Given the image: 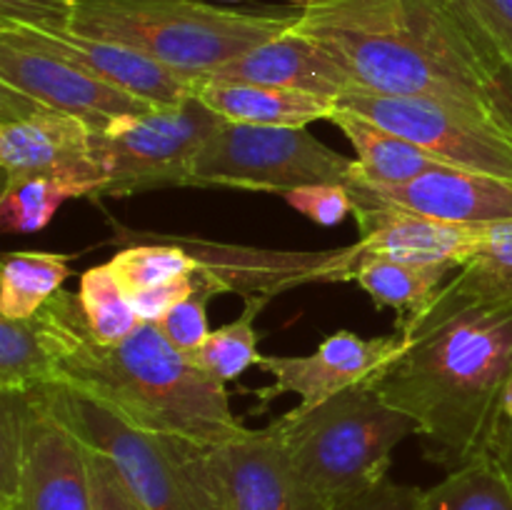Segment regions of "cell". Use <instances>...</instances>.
Instances as JSON below:
<instances>
[{"mask_svg": "<svg viewBox=\"0 0 512 510\" xmlns=\"http://www.w3.org/2000/svg\"><path fill=\"white\" fill-rule=\"evenodd\" d=\"M295 33L313 40L363 90L425 98L512 135V70L448 0H333Z\"/></svg>", "mask_w": 512, "mask_h": 510, "instance_id": "1", "label": "cell"}, {"mask_svg": "<svg viewBox=\"0 0 512 510\" xmlns=\"http://www.w3.org/2000/svg\"><path fill=\"white\" fill-rule=\"evenodd\" d=\"M398 333L405 350L375 375V393L415 420L425 458L445 473L485 455L512 375V300L480 303L445 283L433 305Z\"/></svg>", "mask_w": 512, "mask_h": 510, "instance_id": "2", "label": "cell"}, {"mask_svg": "<svg viewBox=\"0 0 512 510\" xmlns=\"http://www.w3.org/2000/svg\"><path fill=\"white\" fill-rule=\"evenodd\" d=\"M58 383L150 433L223 445L248 433L230 410L225 383L175 348L158 323H140L123 343L90 333L78 293L60 290L35 315Z\"/></svg>", "mask_w": 512, "mask_h": 510, "instance_id": "3", "label": "cell"}, {"mask_svg": "<svg viewBox=\"0 0 512 510\" xmlns=\"http://www.w3.org/2000/svg\"><path fill=\"white\" fill-rule=\"evenodd\" d=\"M68 25L188 78H203L290 33L303 10H238L205 0H65Z\"/></svg>", "mask_w": 512, "mask_h": 510, "instance_id": "4", "label": "cell"}, {"mask_svg": "<svg viewBox=\"0 0 512 510\" xmlns=\"http://www.w3.org/2000/svg\"><path fill=\"white\" fill-rule=\"evenodd\" d=\"M300 478L333 508L388 478L393 453L415 420L385 403L370 383L273 420Z\"/></svg>", "mask_w": 512, "mask_h": 510, "instance_id": "5", "label": "cell"}, {"mask_svg": "<svg viewBox=\"0 0 512 510\" xmlns=\"http://www.w3.org/2000/svg\"><path fill=\"white\" fill-rule=\"evenodd\" d=\"M35 390L90 450L115 465L145 510H218L205 458L208 445L135 428L60 383Z\"/></svg>", "mask_w": 512, "mask_h": 510, "instance_id": "6", "label": "cell"}, {"mask_svg": "<svg viewBox=\"0 0 512 510\" xmlns=\"http://www.w3.org/2000/svg\"><path fill=\"white\" fill-rule=\"evenodd\" d=\"M203 100L155 105L93 130V158L103 170L98 198H130L160 188H193V168L205 140L223 125Z\"/></svg>", "mask_w": 512, "mask_h": 510, "instance_id": "7", "label": "cell"}, {"mask_svg": "<svg viewBox=\"0 0 512 510\" xmlns=\"http://www.w3.org/2000/svg\"><path fill=\"white\" fill-rule=\"evenodd\" d=\"M355 160L315 138L308 128L243 125L225 120L200 148L195 188H243L275 193L303 185H348Z\"/></svg>", "mask_w": 512, "mask_h": 510, "instance_id": "8", "label": "cell"}, {"mask_svg": "<svg viewBox=\"0 0 512 510\" xmlns=\"http://www.w3.org/2000/svg\"><path fill=\"white\" fill-rule=\"evenodd\" d=\"M338 108L410 140L440 165L512 180V135L465 110L363 88L338 98Z\"/></svg>", "mask_w": 512, "mask_h": 510, "instance_id": "9", "label": "cell"}, {"mask_svg": "<svg viewBox=\"0 0 512 510\" xmlns=\"http://www.w3.org/2000/svg\"><path fill=\"white\" fill-rule=\"evenodd\" d=\"M0 168L3 180L65 175L103 190L90 125L8 85H0Z\"/></svg>", "mask_w": 512, "mask_h": 510, "instance_id": "10", "label": "cell"}, {"mask_svg": "<svg viewBox=\"0 0 512 510\" xmlns=\"http://www.w3.org/2000/svg\"><path fill=\"white\" fill-rule=\"evenodd\" d=\"M218 510H330L290 463L275 423L205 450Z\"/></svg>", "mask_w": 512, "mask_h": 510, "instance_id": "11", "label": "cell"}, {"mask_svg": "<svg viewBox=\"0 0 512 510\" xmlns=\"http://www.w3.org/2000/svg\"><path fill=\"white\" fill-rule=\"evenodd\" d=\"M405 350V338L395 330L393 335L363 338L353 330H335L308 355H263L258 368L273 375L268 388L255 390V398L263 405L285 393L300 398L298 413L315 408L355 385L373 383L380 370L388 368Z\"/></svg>", "mask_w": 512, "mask_h": 510, "instance_id": "12", "label": "cell"}, {"mask_svg": "<svg viewBox=\"0 0 512 510\" xmlns=\"http://www.w3.org/2000/svg\"><path fill=\"white\" fill-rule=\"evenodd\" d=\"M28 395L25 455L15 500L5 510H98L90 448L43 403Z\"/></svg>", "mask_w": 512, "mask_h": 510, "instance_id": "13", "label": "cell"}, {"mask_svg": "<svg viewBox=\"0 0 512 510\" xmlns=\"http://www.w3.org/2000/svg\"><path fill=\"white\" fill-rule=\"evenodd\" d=\"M0 85L75 115L90 130H105L123 115L148 113L155 105L110 85L45 50L0 33Z\"/></svg>", "mask_w": 512, "mask_h": 510, "instance_id": "14", "label": "cell"}, {"mask_svg": "<svg viewBox=\"0 0 512 510\" xmlns=\"http://www.w3.org/2000/svg\"><path fill=\"white\" fill-rule=\"evenodd\" d=\"M0 33L45 50V53L75 65L105 83L118 85L153 105H178L193 98L195 78H188V75L118 43L78 33L68 23H0Z\"/></svg>", "mask_w": 512, "mask_h": 510, "instance_id": "15", "label": "cell"}, {"mask_svg": "<svg viewBox=\"0 0 512 510\" xmlns=\"http://www.w3.org/2000/svg\"><path fill=\"white\" fill-rule=\"evenodd\" d=\"M353 203L388 205L405 213L460 225L512 223V180L435 165L400 185L348 183Z\"/></svg>", "mask_w": 512, "mask_h": 510, "instance_id": "16", "label": "cell"}, {"mask_svg": "<svg viewBox=\"0 0 512 510\" xmlns=\"http://www.w3.org/2000/svg\"><path fill=\"white\" fill-rule=\"evenodd\" d=\"M355 223L363 255L403 260V263L455 265L468 263L493 225H460L425 215L405 213L388 205L355 203Z\"/></svg>", "mask_w": 512, "mask_h": 510, "instance_id": "17", "label": "cell"}, {"mask_svg": "<svg viewBox=\"0 0 512 510\" xmlns=\"http://www.w3.org/2000/svg\"><path fill=\"white\" fill-rule=\"evenodd\" d=\"M210 75L240 80V83L303 90V93L323 95V98L333 100L343 98L345 93L358 88L353 78L345 73L343 65L335 63L323 48H318L313 40L303 38L295 30L270 40V43L258 45L255 50L230 60L228 65Z\"/></svg>", "mask_w": 512, "mask_h": 510, "instance_id": "18", "label": "cell"}, {"mask_svg": "<svg viewBox=\"0 0 512 510\" xmlns=\"http://www.w3.org/2000/svg\"><path fill=\"white\" fill-rule=\"evenodd\" d=\"M193 95L228 123L280 125V128H308L315 120H330L338 100L303 90L275 88V85L240 83V80L203 75L195 80Z\"/></svg>", "mask_w": 512, "mask_h": 510, "instance_id": "19", "label": "cell"}, {"mask_svg": "<svg viewBox=\"0 0 512 510\" xmlns=\"http://www.w3.org/2000/svg\"><path fill=\"white\" fill-rule=\"evenodd\" d=\"M455 270V265L403 263L360 253L353 280L370 295L375 308H393L398 313L395 330H400L415 323L433 305Z\"/></svg>", "mask_w": 512, "mask_h": 510, "instance_id": "20", "label": "cell"}, {"mask_svg": "<svg viewBox=\"0 0 512 510\" xmlns=\"http://www.w3.org/2000/svg\"><path fill=\"white\" fill-rule=\"evenodd\" d=\"M330 123L343 130L355 150V173L350 180L368 185H400L440 165L418 145L358 113L338 108Z\"/></svg>", "mask_w": 512, "mask_h": 510, "instance_id": "21", "label": "cell"}, {"mask_svg": "<svg viewBox=\"0 0 512 510\" xmlns=\"http://www.w3.org/2000/svg\"><path fill=\"white\" fill-rule=\"evenodd\" d=\"M68 258L73 255L43 253V250L5 253L0 268V318H35L73 275Z\"/></svg>", "mask_w": 512, "mask_h": 510, "instance_id": "22", "label": "cell"}, {"mask_svg": "<svg viewBox=\"0 0 512 510\" xmlns=\"http://www.w3.org/2000/svg\"><path fill=\"white\" fill-rule=\"evenodd\" d=\"M95 183L65 175H28V178L3 180L0 190V230L13 233H38L55 218L58 208L75 198H98Z\"/></svg>", "mask_w": 512, "mask_h": 510, "instance_id": "23", "label": "cell"}, {"mask_svg": "<svg viewBox=\"0 0 512 510\" xmlns=\"http://www.w3.org/2000/svg\"><path fill=\"white\" fill-rule=\"evenodd\" d=\"M420 510H512V480L485 453L423 490Z\"/></svg>", "mask_w": 512, "mask_h": 510, "instance_id": "24", "label": "cell"}, {"mask_svg": "<svg viewBox=\"0 0 512 510\" xmlns=\"http://www.w3.org/2000/svg\"><path fill=\"white\" fill-rule=\"evenodd\" d=\"M270 298H273V295L268 293L248 295L238 318L220 325L218 330H213L210 338L205 340L195 353H190V358H193L200 368L208 370L213 378H218L220 383L228 385L233 383V380H238L245 370L258 365L260 360L255 320L263 313Z\"/></svg>", "mask_w": 512, "mask_h": 510, "instance_id": "25", "label": "cell"}, {"mask_svg": "<svg viewBox=\"0 0 512 510\" xmlns=\"http://www.w3.org/2000/svg\"><path fill=\"white\" fill-rule=\"evenodd\" d=\"M78 300L90 333L105 345L123 343L143 323L135 313L133 298L118 280L110 260L103 265H93L80 275Z\"/></svg>", "mask_w": 512, "mask_h": 510, "instance_id": "26", "label": "cell"}, {"mask_svg": "<svg viewBox=\"0 0 512 510\" xmlns=\"http://www.w3.org/2000/svg\"><path fill=\"white\" fill-rule=\"evenodd\" d=\"M448 288L480 303L512 300V223L488 230L468 263L448 280Z\"/></svg>", "mask_w": 512, "mask_h": 510, "instance_id": "27", "label": "cell"}, {"mask_svg": "<svg viewBox=\"0 0 512 510\" xmlns=\"http://www.w3.org/2000/svg\"><path fill=\"white\" fill-rule=\"evenodd\" d=\"M53 383H58V370L35 318H0V390H33Z\"/></svg>", "mask_w": 512, "mask_h": 510, "instance_id": "28", "label": "cell"}, {"mask_svg": "<svg viewBox=\"0 0 512 510\" xmlns=\"http://www.w3.org/2000/svg\"><path fill=\"white\" fill-rule=\"evenodd\" d=\"M110 265L128 293H138L175 278H195L203 270L198 255L173 240L128 245L110 258Z\"/></svg>", "mask_w": 512, "mask_h": 510, "instance_id": "29", "label": "cell"}, {"mask_svg": "<svg viewBox=\"0 0 512 510\" xmlns=\"http://www.w3.org/2000/svg\"><path fill=\"white\" fill-rule=\"evenodd\" d=\"M25 390H0V505L15 500L25 455Z\"/></svg>", "mask_w": 512, "mask_h": 510, "instance_id": "30", "label": "cell"}, {"mask_svg": "<svg viewBox=\"0 0 512 510\" xmlns=\"http://www.w3.org/2000/svg\"><path fill=\"white\" fill-rule=\"evenodd\" d=\"M223 285L215 280L205 278V275H195V290L175 305L165 318L158 320V328L163 330L165 338L183 353H195L205 340L210 338V325H208V305L213 295L223 293Z\"/></svg>", "mask_w": 512, "mask_h": 510, "instance_id": "31", "label": "cell"}, {"mask_svg": "<svg viewBox=\"0 0 512 510\" xmlns=\"http://www.w3.org/2000/svg\"><path fill=\"white\" fill-rule=\"evenodd\" d=\"M463 23L512 65V0H448Z\"/></svg>", "mask_w": 512, "mask_h": 510, "instance_id": "32", "label": "cell"}, {"mask_svg": "<svg viewBox=\"0 0 512 510\" xmlns=\"http://www.w3.org/2000/svg\"><path fill=\"white\" fill-rule=\"evenodd\" d=\"M283 200L290 208L298 210L300 215L310 218L313 223L325 225V228H333V225L343 223L355 210L348 185H303V188L288 190L283 195Z\"/></svg>", "mask_w": 512, "mask_h": 510, "instance_id": "33", "label": "cell"}, {"mask_svg": "<svg viewBox=\"0 0 512 510\" xmlns=\"http://www.w3.org/2000/svg\"><path fill=\"white\" fill-rule=\"evenodd\" d=\"M420 498L423 490L415 485H400L385 478L353 498L340 500L330 510H420Z\"/></svg>", "mask_w": 512, "mask_h": 510, "instance_id": "34", "label": "cell"}, {"mask_svg": "<svg viewBox=\"0 0 512 510\" xmlns=\"http://www.w3.org/2000/svg\"><path fill=\"white\" fill-rule=\"evenodd\" d=\"M90 465H93L95 505H98V510H145L105 455L90 450Z\"/></svg>", "mask_w": 512, "mask_h": 510, "instance_id": "35", "label": "cell"}, {"mask_svg": "<svg viewBox=\"0 0 512 510\" xmlns=\"http://www.w3.org/2000/svg\"><path fill=\"white\" fill-rule=\"evenodd\" d=\"M193 290L195 278H175L168 280V283H160L153 285V288L130 293V298H133V308L143 323H158V320L165 318L175 305L183 303Z\"/></svg>", "mask_w": 512, "mask_h": 510, "instance_id": "36", "label": "cell"}, {"mask_svg": "<svg viewBox=\"0 0 512 510\" xmlns=\"http://www.w3.org/2000/svg\"><path fill=\"white\" fill-rule=\"evenodd\" d=\"M0 23H68L65 0H0Z\"/></svg>", "mask_w": 512, "mask_h": 510, "instance_id": "37", "label": "cell"}, {"mask_svg": "<svg viewBox=\"0 0 512 510\" xmlns=\"http://www.w3.org/2000/svg\"><path fill=\"white\" fill-rule=\"evenodd\" d=\"M488 455H490V458L498 460L500 468H503L505 473H508V478L512 480V445H510V448L495 450V453H488Z\"/></svg>", "mask_w": 512, "mask_h": 510, "instance_id": "38", "label": "cell"}, {"mask_svg": "<svg viewBox=\"0 0 512 510\" xmlns=\"http://www.w3.org/2000/svg\"><path fill=\"white\" fill-rule=\"evenodd\" d=\"M288 3L298 10H308V8H318V5H325V3H333V0H288Z\"/></svg>", "mask_w": 512, "mask_h": 510, "instance_id": "39", "label": "cell"}, {"mask_svg": "<svg viewBox=\"0 0 512 510\" xmlns=\"http://www.w3.org/2000/svg\"><path fill=\"white\" fill-rule=\"evenodd\" d=\"M218 3H240V0H218Z\"/></svg>", "mask_w": 512, "mask_h": 510, "instance_id": "40", "label": "cell"}, {"mask_svg": "<svg viewBox=\"0 0 512 510\" xmlns=\"http://www.w3.org/2000/svg\"><path fill=\"white\" fill-rule=\"evenodd\" d=\"M0 510H5V508H0Z\"/></svg>", "mask_w": 512, "mask_h": 510, "instance_id": "41", "label": "cell"}, {"mask_svg": "<svg viewBox=\"0 0 512 510\" xmlns=\"http://www.w3.org/2000/svg\"><path fill=\"white\" fill-rule=\"evenodd\" d=\"M510 70H512V65H510Z\"/></svg>", "mask_w": 512, "mask_h": 510, "instance_id": "42", "label": "cell"}]
</instances>
